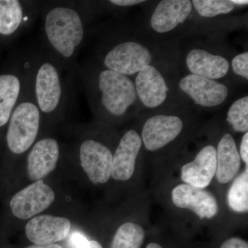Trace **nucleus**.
Returning a JSON list of instances; mask_svg holds the SVG:
<instances>
[{"label": "nucleus", "instance_id": "obj_11", "mask_svg": "<svg viewBox=\"0 0 248 248\" xmlns=\"http://www.w3.org/2000/svg\"><path fill=\"white\" fill-rule=\"evenodd\" d=\"M183 127V121L177 116H153L143 125L142 142L148 151H157L174 141L182 132Z\"/></svg>", "mask_w": 248, "mask_h": 248}, {"label": "nucleus", "instance_id": "obj_30", "mask_svg": "<svg viewBox=\"0 0 248 248\" xmlns=\"http://www.w3.org/2000/svg\"><path fill=\"white\" fill-rule=\"evenodd\" d=\"M26 248H63L60 245L53 244L49 245H32Z\"/></svg>", "mask_w": 248, "mask_h": 248}, {"label": "nucleus", "instance_id": "obj_16", "mask_svg": "<svg viewBox=\"0 0 248 248\" xmlns=\"http://www.w3.org/2000/svg\"><path fill=\"white\" fill-rule=\"evenodd\" d=\"M60 153V146L55 139L45 138L36 141L28 155V175L31 180H42L53 172Z\"/></svg>", "mask_w": 248, "mask_h": 248}, {"label": "nucleus", "instance_id": "obj_12", "mask_svg": "<svg viewBox=\"0 0 248 248\" xmlns=\"http://www.w3.org/2000/svg\"><path fill=\"white\" fill-rule=\"evenodd\" d=\"M71 228V221L64 217L40 215L28 222L25 232L34 244L49 245L66 239Z\"/></svg>", "mask_w": 248, "mask_h": 248}, {"label": "nucleus", "instance_id": "obj_4", "mask_svg": "<svg viewBox=\"0 0 248 248\" xmlns=\"http://www.w3.org/2000/svg\"><path fill=\"white\" fill-rule=\"evenodd\" d=\"M42 120L32 94L28 61L25 87L8 123L6 140L11 153L22 155L32 148L40 133Z\"/></svg>", "mask_w": 248, "mask_h": 248}, {"label": "nucleus", "instance_id": "obj_33", "mask_svg": "<svg viewBox=\"0 0 248 248\" xmlns=\"http://www.w3.org/2000/svg\"><path fill=\"white\" fill-rule=\"evenodd\" d=\"M231 1L233 4L238 5L248 4V1H245V0H233V1Z\"/></svg>", "mask_w": 248, "mask_h": 248}, {"label": "nucleus", "instance_id": "obj_13", "mask_svg": "<svg viewBox=\"0 0 248 248\" xmlns=\"http://www.w3.org/2000/svg\"><path fill=\"white\" fill-rule=\"evenodd\" d=\"M179 88L190 96L196 104L204 107H215L225 102L228 89L215 80L195 75H189L181 80Z\"/></svg>", "mask_w": 248, "mask_h": 248}, {"label": "nucleus", "instance_id": "obj_9", "mask_svg": "<svg viewBox=\"0 0 248 248\" xmlns=\"http://www.w3.org/2000/svg\"><path fill=\"white\" fill-rule=\"evenodd\" d=\"M27 76V56L14 71L0 74V128L8 125L25 87Z\"/></svg>", "mask_w": 248, "mask_h": 248}, {"label": "nucleus", "instance_id": "obj_32", "mask_svg": "<svg viewBox=\"0 0 248 248\" xmlns=\"http://www.w3.org/2000/svg\"><path fill=\"white\" fill-rule=\"evenodd\" d=\"M146 248H164L162 246H160L159 244H156V243L152 242L150 243L148 246H146Z\"/></svg>", "mask_w": 248, "mask_h": 248}, {"label": "nucleus", "instance_id": "obj_21", "mask_svg": "<svg viewBox=\"0 0 248 248\" xmlns=\"http://www.w3.org/2000/svg\"><path fill=\"white\" fill-rule=\"evenodd\" d=\"M227 200L230 208L236 213H248V166L237 177H235L228 190Z\"/></svg>", "mask_w": 248, "mask_h": 248}, {"label": "nucleus", "instance_id": "obj_5", "mask_svg": "<svg viewBox=\"0 0 248 248\" xmlns=\"http://www.w3.org/2000/svg\"><path fill=\"white\" fill-rule=\"evenodd\" d=\"M152 61L151 52L135 42H124L115 45L107 53L103 64L107 69L124 76L140 73Z\"/></svg>", "mask_w": 248, "mask_h": 248}, {"label": "nucleus", "instance_id": "obj_31", "mask_svg": "<svg viewBox=\"0 0 248 248\" xmlns=\"http://www.w3.org/2000/svg\"><path fill=\"white\" fill-rule=\"evenodd\" d=\"M84 248H103L102 245L94 240H91L88 243L87 246Z\"/></svg>", "mask_w": 248, "mask_h": 248}, {"label": "nucleus", "instance_id": "obj_10", "mask_svg": "<svg viewBox=\"0 0 248 248\" xmlns=\"http://www.w3.org/2000/svg\"><path fill=\"white\" fill-rule=\"evenodd\" d=\"M171 199L176 207L190 210L201 219L213 218L218 212L216 197L205 189L179 184L173 188Z\"/></svg>", "mask_w": 248, "mask_h": 248}, {"label": "nucleus", "instance_id": "obj_26", "mask_svg": "<svg viewBox=\"0 0 248 248\" xmlns=\"http://www.w3.org/2000/svg\"><path fill=\"white\" fill-rule=\"evenodd\" d=\"M89 240L79 232H75L70 238V245L73 248H84L87 246Z\"/></svg>", "mask_w": 248, "mask_h": 248}, {"label": "nucleus", "instance_id": "obj_18", "mask_svg": "<svg viewBox=\"0 0 248 248\" xmlns=\"http://www.w3.org/2000/svg\"><path fill=\"white\" fill-rule=\"evenodd\" d=\"M192 8V1L189 0L161 1L152 16L151 27L159 33L169 32L185 22Z\"/></svg>", "mask_w": 248, "mask_h": 248}, {"label": "nucleus", "instance_id": "obj_25", "mask_svg": "<svg viewBox=\"0 0 248 248\" xmlns=\"http://www.w3.org/2000/svg\"><path fill=\"white\" fill-rule=\"evenodd\" d=\"M233 71L238 76L248 79V53L239 54L234 57L232 62Z\"/></svg>", "mask_w": 248, "mask_h": 248}, {"label": "nucleus", "instance_id": "obj_22", "mask_svg": "<svg viewBox=\"0 0 248 248\" xmlns=\"http://www.w3.org/2000/svg\"><path fill=\"white\" fill-rule=\"evenodd\" d=\"M144 229L138 223L126 222L119 227L110 248H140L144 241Z\"/></svg>", "mask_w": 248, "mask_h": 248}, {"label": "nucleus", "instance_id": "obj_14", "mask_svg": "<svg viewBox=\"0 0 248 248\" xmlns=\"http://www.w3.org/2000/svg\"><path fill=\"white\" fill-rule=\"evenodd\" d=\"M141 145V137L135 130H128L124 134L112 156V179L120 182L131 179Z\"/></svg>", "mask_w": 248, "mask_h": 248}, {"label": "nucleus", "instance_id": "obj_27", "mask_svg": "<svg viewBox=\"0 0 248 248\" xmlns=\"http://www.w3.org/2000/svg\"><path fill=\"white\" fill-rule=\"evenodd\" d=\"M220 248H248V244L241 238L231 237L225 241Z\"/></svg>", "mask_w": 248, "mask_h": 248}, {"label": "nucleus", "instance_id": "obj_8", "mask_svg": "<svg viewBox=\"0 0 248 248\" xmlns=\"http://www.w3.org/2000/svg\"><path fill=\"white\" fill-rule=\"evenodd\" d=\"M79 156L81 167L91 182L97 185L110 180L113 155L108 147L87 139L79 146Z\"/></svg>", "mask_w": 248, "mask_h": 248}, {"label": "nucleus", "instance_id": "obj_17", "mask_svg": "<svg viewBox=\"0 0 248 248\" xmlns=\"http://www.w3.org/2000/svg\"><path fill=\"white\" fill-rule=\"evenodd\" d=\"M135 86L138 97L149 108L159 107L167 97L169 87L164 77L151 65L138 73Z\"/></svg>", "mask_w": 248, "mask_h": 248}, {"label": "nucleus", "instance_id": "obj_29", "mask_svg": "<svg viewBox=\"0 0 248 248\" xmlns=\"http://www.w3.org/2000/svg\"><path fill=\"white\" fill-rule=\"evenodd\" d=\"M143 0H111L110 2L112 4L116 5V6H130L133 5L141 4L144 2Z\"/></svg>", "mask_w": 248, "mask_h": 248}, {"label": "nucleus", "instance_id": "obj_1", "mask_svg": "<svg viewBox=\"0 0 248 248\" xmlns=\"http://www.w3.org/2000/svg\"><path fill=\"white\" fill-rule=\"evenodd\" d=\"M46 49L68 73L74 75V62L85 37V20L80 4L51 3L43 9Z\"/></svg>", "mask_w": 248, "mask_h": 248}, {"label": "nucleus", "instance_id": "obj_20", "mask_svg": "<svg viewBox=\"0 0 248 248\" xmlns=\"http://www.w3.org/2000/svg\"><path fill=\"white\" fill-rule=\"evenodd\" d=\"M186 64L192 75L213 80L226 76L230 68L226 58L201 49L191 50L186 58Z\"/></svg>", "mask_w": 248, "mask_h": 248}, {"label": "nucleus", "instance_id": "obj_28", "mask_svg": "<svg viewBox=\"0 0 248 248\" xmlns=\"http://www.w3.org/2000/svg\"><path fill=\"white\" fill-rule=\"evenodd\" d=\"M240 157L244 161L246 166H248V133L244 134L240 145L239 152Z\"/></svg>", "mask_w": 248, "mask_h": 248}, {"label": "nucleus", "instance_id": "obj_3", "mask_svg": "<svg viewBox=\"0 0 248 248\" xmlns=\"http://www.w3.org/2000/svg\"><path fill=\"white\" fill-rule=\"evenodd\" d=\"M79 75L91 107L95 111L120 118L136 102L138 94L135 84L128 76L107 68L97 73L84 68Z\"/></svg>", "mask_w": 248, "mask_h": 248}, {"label": "nucleus", "instance_id": "obj_6", "mask_svg": "<svg viewBox=\"0 0 248 248\" xmlns=\"http://www.w3.org/2000/svg\"><path fill=\"white\" fill-rule=\"evenodd\" d=\"M40 3L0 0V36L14 37L27 31L40 11Z\"/></svg>", "mask_w": 248, "mask_h": 248}, {"label": "nucleus", "instance_id": "obj_7", "mask_svg": "<svg viewBox=\"0 0 248 248\" xmlns=\"http://www.w3.org/2000/svg\"><path fill=\"white\" fill-rule=\"evenodd\" d=\"M55 199L53 189L42 179L16 193L11 199L10 208L15 217L20 219H29L45 211Z\"/></svg>", "mask_w": 248, "mask_h": 248}, {"label": "nucleus", "instance_id": "obj_24", "mask_svg": "<svg viewBox=\"0 0 248 248\" xmlns=\"http://www.w3.org/2000/svg\"><path fill=\"white\" fill-rule=\"evenodd\" d=\"M192 3L198 14L204 17L228 14L234 9V4L227 0H194Z\"/></svg>", "mask_w": 248, "mask_h": 248}, {"label": "nucleus", "instance_id": "obj_15", "mask_svg": "<svg viewBox=\"0 0 248 248\" xmlns=\"http://www.w3.org/2000/svg\"><path fill=\"white\" fill-rule=\"evenodd\" d=\"M216 170V148L208 145L199 152L195 159L182 166L181 179L184 184L205 189L215 177Z\"/></svg>", "mask_w": 248, "mask_h": 248}, {"label": "nucleus", "instance_id": "obj_19", "mask_svg": "<svg viewBox=\"0 0 248 248\" xmlns=\"http://www.w3.org/2000/svg\"><path fill=\"white\" fill-rule=\"evenodd\" d=\"M217 170L215 177L221 184L231 182L241 169V157L234 138L229 133L225 134L217 146Z\"/></svg>", "mask_w": 248, "mask_h": 248}, {"label": "nucleus", "instance_id": "obj_23", "mask_svg": "<svg viewBox=\"0 0 248 248\" xmlns=\"http://www.w3.org/2000/svg\"><path fill=\"white\" fill-rule=\"evenodd\" d=\"M227 122L234 131L247 133L248 130V97L238 99L230 108Z\"/></svg>", "mask_w": 248, "mask_h": 248}, {"label": "nucleus", "instance_id": "obj_2", "mask_svg": "<svg viewBox=\"0 0 248 248\" xmlns=\"http://www.w3.org/2000/svg\"><path fill=\"white\" fill-rule=\"evenodd\" d=\"M34 99L44 117L63 114L71 100L69 77L60 62L48 50L28 55Z\"/></svg>", "mask_w": 248, "mask_h": 248}]
</instances>
